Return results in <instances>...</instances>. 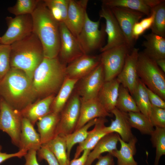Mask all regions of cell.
<instances>
[{
    "label": "cell",
    "mask_w": 165,
    "mask_h": 165,
    "mask_svg": "<svg viewBox=\"0 0 165 165\" xmlns=\"http://www.w3.org/2000/svg\"><path fill=\"white\" fill-rule=\"evenodd\" d=\"M0 97L21 111L38 97L32 80L23 71L11 68L0 81Z\"/></svg>",
    "instance_id": "obj_1"
},
{
    "label": "cell",
    "mask_w": 165,
    "mask_h": 165,
    "mask_svg": "<svg viewBox=\"0 0 165 165\" xmlns=\"http://www.w3.org/2000/svg\"><path fill=\"white\" fill-rule=\"evenodd\" d=\"M32 32L42 45L44 58L58 57L60 46V23L52 16L43 0H40L31 14Z\"/></svg>",
    "instance_id": "obj_2"
},
{
    "label": "cell",
    "mask_w": 165,
    "mask_h": 165,
    "mask_svg": "<svg viewBox=\"0 0 165 165\" xmlns=\"http://www.w3.org/2000/svg\"><path fill=\"white\" fill-rule=\"evenodd\" d=\"M10 46L11 68L23 71L32 80L35 71L44 58L39 39L32 32Z\"/></svg>",
    "instance_id": "obj_3"
},
{
    "label": "cell",
    "mask_w": 165,
    "mask_h": 165,
    "mask_svg": "<svg viewBox=\"0 0 165 165\" xmlns=\"http://www.w3.org/2000/svg\"><path fill=\"white\" fill-rule=\"evenodd\" d=\"M66 66L58 57L44 58L35 71L32 79L38 97L42 99L56 95L66 78Z\"/></svg>",
    "instance_id": "obj_4"
},
{
    "label": "cell",
    "mask_w": 165,
    "mask_h": 165,
    "mask_svg": "<svg viewBox=\"0 0 165 165\" xmlns=\"http://www.w3.org/2000/svg\"><path fill=\"white\" fill-rule=\"evenodd\" d=\"M137 73L142 82L149 89L165 100L164 73L156 61L139 53L137 62Z\"/></svg>",
    "instance_id": "obj_5"
},
{
    "label": "cell",
    "mask_w": 165,
    "mask_h": 165,
    "mask_svg": "<svg viewBox=\"0 0 165 165\" xmlns=\"http://www.w3.org/2000/svg\"><path fill=\"white\" fill-rule=\"evenodd\" d=\"M0 130L7 134L12 143L18 147L23 117L21 112L15 109L0 97Z\"/></svg>",
    "instance_id": "obj_6"
},
{
    "label": "cell",
    "mask_w": 165,
    "mask_h": 165,
    "mask_svg": "<svg viewBox=\"0 0 165 165\" xmlns=\"http://www.w3.org/2000/svg\"><path fill=\"white\" fill-rule=\"evenodd\" d=\"M131 49L127 44H124L101 52L100 60L103 67L105 81L117 77Z\"/></svg>",
    "instance_id": "obj_7"
},
{
    "label": "cell",
    "mask_w": 165,
    "mask_h": 165,
    "mask_svg": "<svg viewBox=\"0 0 165 165\" xmlns=\"http://www.w3.org/2000/svg\"><path fill=\"white\" fill-rule=\"evenodd\" d=\"M80 97L74 90L60 113L57 134L65 136L74 132L80 115Z\"/></svg>",
    "instance_id": "obj_8"
},
{
    "label": "cell",
    "mask_w": 165,
    "mask_h": 165,
    "mask_svg": "<svg viewBox=\"0 0 165 165\" xmlns=\"http://www.w3.org/2000/svg\"><path fill=\"white\" fill-rule=\"evenodd\" d=\"M7 29L0 37L1 44L11 45L26 37L32 32L33 23L31 14L7 16Z\"/></svg>",
    "instance_id": "obj_9"
},
{
    "label": "cell",
    "mask_w": 165,
    "mask_h": 165,
    "mask_svg": "<svg viewBox=\"0 0 165 165\" xmlns=\"http://www.w3.org/2000/svg\"><path fill=\"white\" fill-rule=\"evenodd\" d=\"M100 20H92L87 13L83 27L77 38L85 54L102 47L105 28L99 29Z\"/></svg>",
    "instance_id": "obj_10"
},
{
    "label": "cell",
    "mask_w": 165,
    "mask_h": 165,
    "mask_svg": "<svg viewBox=\"0 0 165 165\" xmlns=\"http://www.w3.org/2000/svg\"><path fill=\"white\" fill-rule=\"evenodd\" d=\"M105 81L103 67L100 62L91 72L78 80L74 90L81 99L95 98Z\"/></svg>",
    "instance_id": "obj_11"
},
{
    "label": "cell",
    "mask_w": 165,
    "mask_h": 165,
    "mask_svg": "<svg viewBox=\"0 0 165 165\" xmlns=\"http://www.w3.org/2000/svg\"><path fill=\"white\" fill-rule=\"evenodd\" d=\"M60 46L58 55L61 61L67 65L85 54L77 38L63 22L60 23Z\"/></svg>",
    "instance_id": "obj_12"
},
{
    "label": "cell",
    "mask_w": 165,
    "mask_h": 165,
    "mask_svg": "<svg viewBox=\"0 0 165 165\" xmlns=\"http://www.w3.org/2000/svg\"><path fill=\"white\" fill-rule=\"evenodd\" d=\"M99 15L105 20V31L108 35L107 43L100 49V51L102 52L124 44H127L125 36L110 8L102 5Z\"/></svg>",
    "instance_id": "obj_13"
},
{
    "label": "cell",
    "mask_w": 165,
    "mask_h": 165,
    "mask_svg": "<svg viewBox=\"0 0 165 165\" xmlns=\"http://www.w3.org/2000/svg\"><path fill=\"white\" fill-rule=\"evenodd\" d=\"M110 8L119 25L127 44L130 49H132L135 41L132 35L133 28L134 24L139 22L144 15L126 8L118 7Z\"/></svg>",
    "instance_id": "obj_14"
},
{
    "label": "cell",
    "mask_w": 165,
    "mask_h": 165,
    "mask_svg": "<svg viewBox=\"0 0 165 165\" xmlns=\"http://www.w3.org/2000/svg\"><path fill=\"white\" fill-rule=\"evenodd\" d=\"M139 49L133 48L127 54L123 68L116 78L132 95L138 82L137 62Z\"/></svg>",
    "instance_id": "obj_15"
},
{
    "label": "cell",
    "mask_w": 165,
    "mask_h": 165,
    "mask_svg": "<svg viewBox=\"0 0 165 165\" xmlns=\"http://www.w3.org/2000/svg\"><path fill=\"white\" fill-rule=\"evenodd\" d=\"M88 2V0H69L67 18L64 23L77 38L85 22Z\"/></svg>",
    "instance_id": "obj_16"
},
{
    "label": "cell",
    "mask_w": 165,
    "mask_h": 165,
    "mask_svg": "<svg viewBox=\"0 0 165 165\" xmlns=\"http://www.w3.org/2000/svg\"><path fill=\"white\" fill-rule=\"evenodd\" d=\"M100 55L83 54L66 65V77L79 80L94 70L100 63Z\"/></svg>",
    "instance_id": "obj_17"
},
{
    "label": "cell",
    "mask_w": 165,
    "mask_h": 165,
    "mask_svg": "<svg viewBox=\"0 0 165 165\" xmlns=\"http://www.w3.org/2000/svg\"><path fill=\"white\" fill-rule=\"evenodd\" d=\"M80 101L79 117L75 131L94 119L113 116L105 110L97 97L86 100L80 98Z\"/></svg>",
    "instance_id": "obj_18"
},
{
    "label": "cell",
    "mask_w": 165,
    "mask_h": 165,
    "mask_svg": "<svg viewBox=\"0 0 165 165\" xmlns=\"http://www.w3.org/2000/svg\"><path fill=\"white\" fill-rule=\"evenodd\" d=\"M107 122L106 118H98L93 129L89 131L86 139L79 144L77 147L74 159L79 157L81 153L85 149L92 150L103 137L110 134L105 124Z\"/></svg>",
    "instance_id": "obj_19"
},
{
    "label": "cell",
    "mask_w": 165,
    "mask_h": 165,
    "mask_svg": "<svg viewBox=\"0 0 165 165\" xmlns=\"http://www.w3.org/2000/svg\"><path fill=\"white\" fill-rule=\"evenodd\" d=\"M164 0H102V5L109 7L126 8L149 16L151 9Z\"/></svg>",
    "instance_id": "obj_20"
},
{
    "label": "cell",
    "mask_w": 165,
    "mask_h": 165,
    "mask_svg": "<svg viewBox=\"0 0 165 165\" xmlns=\"http://www.w3.org/2000/svg\"><path fill=\"white\" fill-rule=\"evenodd\" d=\"M55 96L50 95L30 104L20 111L23 117L34 126L39 119L51 112V106Z\"/></svg>",
    "instance_id": "obj_21"
},
{
    "label": "cell",
    "mask_w": 165,
    "mask_h": 165,
    "mask_svg": "<svg viewBox=\"0 0 165 165\" xmlns=\"http://www.w3.org/2000/svg\"><path fill=\"white\" fill-rule=\"evenodd\" d=\"M34 126L28 119L23 118L18 147L19 150L27 152L31 150L37 151L41 147L39 135Z\"/></svg>",
    "instance_id": "obj_22"
},
{
    "label": "cell",
    "mask_w": 165,
    "mask_h": 165,
    "mask_svg": "<svg viewBox=\"0 0 165 165\" xmlns=\"http://www.w3.org/2000/svg\"><path fill=\"white\" fill-rule=\"evenodd\" d=\"M60 114L50 112L37 122L38 130L42 145L53 139L57 134Z\"/></svg>",
    "instance_id": "obj_23"
},
{
    "label": "cell",
    "mask_w": 165,
    "mask_h": 165,
    "mask_svg": "<svg viewBox=\"0 0 165 165\" xmlns=\"http://www.w3.org/2000/svg\"><path fill=\"white\" fill-rule=\"evenodd\" d=\"M120 84L116 78L105 81L98 93V100L109 113L116 108Z\"/></svg>",
    "instance_id": "obj_24"
},
{
    "label": "cell",
    "mask_w": 165,
    "mask_h": 165,
    "mask_svg": "<svg viewBox=\"0 0 165 165\" xmlns=\"http://www.w3.org/2000/svg\"><path fill=\"white\" fill-rule=\"evenodd\" d=\"M115 116L114 120H111L110 125L107 127L109 133H114L118 134L124 141L128 142L134 137L127 120V113L122 112L116 108L111 113Z\"/></svg>",
    "instance_id": "obj_25"
},
{
    "label": "cell",
    "mask_w": 165,
    "mask_h": 165,
    "mask_svg": "<svg viewBox=\"0 0 165 165\" xmlns=\"http://www.w3.org/2000/svg\"><path fill=\"white\" fill-rule=\"evenodd\" d=\"M143 36L145 40L142 44L145 47L142 53L155 61L165 59V38L152 33Z\"/></svg>",
    "instance_id": "obj_26"
},
{
    "label": "cell",
    "mask_w": 165,
    "mask_h": 165,
    "mask_svg": "<svg viewBox=\"0 0 165 165\" xmlns=\"http://www.w3.org/2000/svg\"><path fill=\"white\" fill-rule=\"evenodd\" d=\"M118 136L116 133H112L103 137L89 153L85 165H91L102 154L106 152L111 154L117 149V145L119 142Z\"/></svg>",
    "instance_id": "obj_27"
},
{
    "label": "cell",
    "mask_w": 165,
    "mask_h": 165,
    "mask_svg": "<svg viewBox=\"0 0 165 165\" xmlns=\"http://www.w3.org/2000/svg\"><path fill=\"white\" fill-rule=\"evenodd\" d=\"M118 139L120 144V149H117L110 154L117 158V165H138L134 157L137 151V138L134 136L128 142L123 141L119 135Z\"/></svg>",
    "instance_id": "obj_28"
},
{
    "label": "cell",
    "mask_w": 165,
    "mask_h": 165,
    "mask_svg": "<svg viewBox=\"0 0 165 165\" xmlns=\"http://www.w3.org/2000/svg\"><path fill=\"white\" fill-rule=\"evenodd\" d=\"M78 80L66 77L53 101L51 112L60 113L69 98Z\"/></svg>",
    "instance_id": "obj_29"
},
{
    "label": "cell",
    "mask_w": 165,
    "mask_h": 165,
    "mask_svg": "<svg viewBox=\"0 0 165 165\" xmlns=\"http://www.w3.org/2000/svg\"><path fill=\"white\" fill-rule=\"evenodd\" d=\"M44 145L53 154L60 165H69L70 161L67 154V145L64 136L57 135Z\"/></svg>",
    "instance_id": "obj_30"
},
{
    "label": "cell",
    "mask_w": 165,
    "mask_h": 165,
    "mask_svg": "<svg viewBox=\"0 0 165 165\" xmlns=\"http://www.w3.org/2000/svg\"><path fill=\"white\" fill-rule=\"evenodd\" d=\"M132 96L140 112L149 119L152 106L149 100L146 86L139 78Z\"/></svg>",
    "instance_id": "obj_31"
},
{
    "label": "cell",
    "mask_w": 165,
    "mask_h": 165,
    "mask_svg": "<svg viewBox=\"0 0 165 165\" xmlns=\"http://www.w3.org/2000/svg\"><path fill=\"white\" fill-rule=\"evenodd\" d=\"M128 121L132 128L138 130L142 134L150 135L154 129L149 119L141 112L127 113Z\"/></svg>",
    "instance_id": "obj_32"
},
{
    "label": "cell",
    "mask_w": 165,
    "mask_h": 165,
    "mask_svg": "<svg viewBox=\"0 0 165 165\" xmlns=\"http://www.w3.org/2000/svg\"><path fill=\"white\" fill-rule=\"evenodd\" d=\"M98 119L95 118L90 121L72 133L64 136L67 145V154L69 159L72 147L75 144L80 143L86 139L88 133V129L95 124Z\"/></svg>",
    "instance_id": "obj_33"
},
{
    "label": "cell",
    "mask_w": 165,
    "mask_h": 165,
    "mask_svg": "<svg viewBox=\"0 0 165 165\" xmlns=\"http://www.w3.org/2000/svg\"><path fill=\"white\" fill-rule=\"evenodd\" d=\"M116 108L127 113L130 112H140L128 90L121 84L119 89Z\"/></svg>",
    "instance_id": "obj_34"
},
{
    "label": "cell",
    "mask_w": 165,
    "mask_h": 165,
    "mask_svg": "<svg viewBox=\"0 0 165 165\" xmlns=\"http://www.w3.org/2000/svg\"><path fill=\"white\" fill-rule=\"evenodd\" d=\"M154 14L152 33L165 38V1L152 8Z\"/></svg>",
    "instance_id": "obj_35"
},
{
    "label": "cell",
    "mask_w": 165,
    "mask_h": 165,
    "mask_svg": "<svg viewBox=\"0 0 165 165\" xmlns=\"http://www.w3.org/2000/svg\"><path fill=\"white\" fill-rule=\"evenodd\" d=\"M150 135L152 146L156 150L154 165H159L161 157L165 154V128L155 127Z\"/></svg>",
    "instance_id": "obj_36"
},
{
    "label": "cell",
    "mask_w": 165,
    "mask_h": 165,
    "mask_svg": "<svg viewBox=\"0 0 165 165\" xmlns=\"http://www.w3.org/2000/svg\"><path fill=\"white\" fill-rule=\"evenodd\" d=\"M40 0H17L15 4L8 8V11L15 16L31 14Z\"/></svg>",
    "instance_id": "obj_37"
},
{
    "label": "cell",
    "mask_w": 165,
    "mask_h": 165,
    "mask_svg": "<svg viewBox=\"0 0 165 165\" xmlns=\"http://www.w3.org/2000/svg\"><path fill=\"white\" fill-rule=\"evenodd\" d=\"M10 45H0V81L11 68Z\"/></svg>",
    "instance_id": "obj_38"
},
{
    "label": "cell",
    "mask_w": 165,
    "mask_h": 165,
    "mask_svg": "<svg viewBox=\"0 0 165 165\" xmlns=\"http://www.w3.org/2000/svg\"><path fill=\"white\" fill-rule=\"evenodd\" d=\"M149 119L154 127L165 128V109L152 106Z\"/></svg>",
    "instance_id": "obj_39"
},
{
    "label": "cell",
    "mask_w": 165,
    "mask_h": 165,
    "mask_svg": "<svg viewBox=\"0 0 165 165\" xmlns=\"http://www.w3.org/2000/svg\"><path fill=\"white\" fill-rule=\"evenodd\" d=\"M38 161L46 160L49 165H60L53 154L45 145H42L37 152Z\"/></svg>",
    "instance_id": "obj_40"
},
{
    "label": "cell",
    "mask_w": 165,
    "mask_h": 165,
    "mask_svg": "<svg viewBox=\"0 0 165 165\" xmlns=\"http://www.w3.org/2000/svg\"><path fill=\"white\" fill-rule=\"evenodd\" d=\"M146 90L149 101L152 106L165 109V100L148 88L146 86Z\"/></svg>",
    "instance_id": "obj_41"
},
{
    "label": "cell",
    "mask_w": 165,
    "mask_h": 165,
    "mask_svg": "<svg viewBox=\"0 0 165 165\" xmlns=\"http://www.w3.org/2000/svg\"><path fill=\"white\" fill-rule=\"evenodd\" d=\"M51 3L58 8L62 15V21L64 23L66 20L69 0H50Z\"/></svg>",
    "instance_id": "obj_42"
},
{
    "label": "cell",
    "mask_w": 165,
    "mask_h": 165,
    "mask_svg": "<svg viewBox=\"0 0 165 165\" xmlns=\"http://www.w3.org/2000/svg\"><path fill=\"white\" fill-rule=\"evenodd\" d=\"M2 147L0 145V164L6 160L13 157L21 158L25 155L27 152L23 150H19V151L13 153H7L1 152Z\"/></svg>",
    "instance_id": "obj_43"
},
{
    "label": "cell",
    "mask_w": 165,
    "mask_h": 165,
    "mask_svg": "<svg viewBox=\"0 0 165 165\" xmlns=\"http://www.w3.org/2000/svg\"><path fill=\"white\" fill-rule=\"evenodd\" d=\"M37 151L31 150L24 156L25 162L24 165H40L37 158Z\"/></svg>",
    "instance_id": "obj_44"
},
{
    "label": "cell",
    "mask_w": 165,
    "mask_h": 165,
    "mask_svg": "<svg viewBox=\"0 0 165 165\" xmlns=\"http://www.w3.org/2000/svg\"><path fill=\"white\" fill-rule=\"evenodd\" d=\"M113 157L109 153L105 156L101 155L97 159L98 161L95 165H115Z\"/></svg>",
    "instance_id": "obj_45"
},
{
    "label": "cell",
    "mask_w": 165,
    "mask_h": 165,
    "mask_svg": "<svg viewBox=\"0 0 165 165\" xmlns=\"http://www.w3.org/2000/svg\"><path fill=\"white\" fill-rule=\"evenodd\" d=\"M91 151L88 149L84 150L82 155L78 158L74 159L70 162L69 165H85L88 155Z\"/></svg>",
    "instance_id": "obj_46"
},
{
    "label": "cell",
    "mask_w": 165,
    "mask_h": 165,
    "mask_svg": "<svg viewBox=\"0 0 165 165\" xmlns=\"http://www.w3.org/2000/svg\"><path fill=\"white\" fill-rule=\"evenodd\" d=\"M145 31L139 22L136 23L133 26L132 31V36L134 40L136 41Z\"/></svg>",
    "instance_id": "obj_47"
},
{
    "label": "cell",
    "mask_w": 165,
    "mask_h": 165,
    "mask_svg": "<svg viewBox=\"0 0 165 165\" xmlns=\"http://www.w3.org/2000/svg\"><path fill=\"white\" fill-rule=\"evenodd\" d=\"M154 16L153 13L151 12L149 16L146 18L142 19L139 22L142 28L145 30L151 28L153 23Z\"/></svg>",
    "instance_id": "obj_48"
},
{
    "label": "cell",
    "mask_w": 165,
    "mask_h": 165,
    "mask_svg": "<svg viewBox=\"0 0 165 165\" xmlns=\"http://www.w3.org/2000/svg\"><path fill=\"white\" fill-rule=\"evenodd\" d=\"M156 63L161 70L165 73V59L158 60L156 61Z\"/></svg>",
    "instance_id": "obj_49"
},
{
    "label": "cell",
    "mask_w": 165,
    "mask_h": 165,
    "mask_svg": "<svg viewBox=\"0 0 165 165\" xmlns=\"http://www.w3.org/2000/svg\"><path fill=\"white\" fill-rule=\"evenodd\" d=\"M1 44V41H0V45Z\"/></svg>",
    "instance_id": "obj_50"
},
{
    "label": "cell",
    "mask_w": 165,
    "mask_h": 165,
    "mask_svg": "<svg viewBox=\"0 0 165 165\" xmlns=\"http://www.w3.org/2000/svg\"></svg>",
    "instance_id": "obj_51"
}]
</instances>
